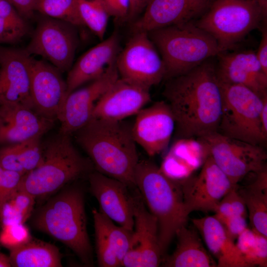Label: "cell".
Listing matches in <instances>:
<instances>
[{"mask_svg": "<svg viewBox=\"0 0 267 267\" xmlns=\"http://www.w3.org/2000/svg\"><path fill=\"white\" fill-rule=\"evenodd\" d=\"M92 213L98 266L122 267L132 245L134 230L115 224L100 211L93 209Z\"/></svg>", "mask_w": 267, "mask_h": 267, "instance_id": "cb8c5ba5", "label": "cell"}, {"mask_svg": "<svg viewBox=\"0 0 267 267\" xmlns=\"http://www.w3.org/2000/svg\"><path fill=\"white\" fill-rule=\"evenodd\" d=\"M237 185L231 188L217 206L214 215L221 223L233 216L246 217L247 208L243 199L237 189Z\"/></svg>", "mask_w": 267, "mask_h": 267, "instance_id": "e575fe53", "label": "cell"}, {"mask_svg": "<svg viewBox=\"0 0 267 267\" xmlns=\"http://www.w3.org/2000/svg\"><path fill=\"white\" fill-rule=\"evenodd\" d=\"M151 0H131V6L126 22L132 23L144 11Z\"/></svg>", "mask_w": 267, "mask_h": 267, "instance_id": "7bdbcfd3", "label": "cell"}, {"mask_svg": "<svg viewBox=\"0 0 267 267\" xmlns=\"http://www.w3.org/2000/svg\"><path fill=\"white\" fill-rule=\"evenodd\" d=\"M236 245L248 267L267 265V237L247 228L237 238Z\"/></svg>", "mask_w": 267, "mask_h": 267, "instance_id": "f546056e", "label": "cell"}, {"mask_svg": "<svg viewBox=\"0 0 267 267\" xmlns=\"http://www.w3.org/2000/svg\"><path fill=\"white\" fill-rule=\"evenodd\" d=\"M43 148L41 162L23 176L18 187L35 199L51 195L93 171L91 162L78 151L71 135L59 132Z\"/></svg>", "mask_w": 267, "mask_h": 267, "instance_id": "277c9868", "label": "cell"}, {"mask_svg": "<svg viewBox=\"0 0 267 267\" xmlns=\"http://www.w3.org/2000/svg\"><path fill=\"white\" fill-rule=\"evenodd\" d=\"M178 181L188 216L193 211L214 212L222 199L236 185L231 182L210 155L197 176H191Z\"/></svg>", "mask_w": 267, "mask_h": 267, "instance_id": "4fadbf2b", "label": "cell"}, {"mask_svg": "<svg viewBox=\"0 0 267 267\" xmlns=\"http://www.w3.org/2000/svg\"><path fill=\"white\" fill-rule=\"evenodd\" d=\"M253 181L237 189L249 212L253 229L267 237V168L255 174Z\"/></svg>", "mask_w": 267, "mask_h": 267, "instance_id": "83f0119b", "label": "cell"}, {"mask_svg": "<svg viewBox=\"0 0 267 267\" xmlns=\"http://www.w3.org/2000/svg\"><path fill=\"white\" fill-rule=\"evenodd\" d=\"M11 267L9 256L0 252V267Z\"/></svg>", "mask_w": 267, "mask_h": 267, "instance_id": "f6af8a7d", "label": "cell"}, {"mask_svg": "<svg viewBox=\"0 0 267 267\" xmlns=\"http://www.w3.org/2000/svg\"><path fill=\"white\" fill-rule=\"evenodd\" d=\"M260 121L263 134L267 138V95L263 98V104L260 114Z\"/></svg>", "mask_w": 267, "mask_h": 267, "instance_id": "ee69618b", "label": "cell"}, {"mask_svg": "<svg viewBox=\"0 0 267 267\" xmlns=\"http://www.w3.org/2000/svg\"><path fill=\"white\" fill-rule=\"evenodd\" d=\"M5 171V170L0 167V194L4 181Z\"/></svg>", "mask_w": 267, "mask_h": 267, "instance_id": "bcb514c9", "label": "cell"}, {"mask_svg": "<svg viewBox=\"0 0 267 267\" xmlns=\"http://www.w3.org/2000/svg\"><path fill=\"white\" fill-rule=\"evenodd\" d=\"M211 0H151L141 16L131 23V31L148 32L193 22L209 9Z\"/></svg>", "mask_w": 267, "mask_h": 267, "instance_id": "ac0fdd59", "label": "cell"}, {"mask_svg": "<svg viewBox=\"0 0 267 267\" xmlns=\"http://www.w3.org/2000/svg\"><path fill=\"white\" fill-rule=\"evenodd\" d=\"M32 222L36 229L70 248L83 264L92 265L84 194L80 188H66L49 199L36 213Z\"/></svg>", "mask_w": 267, "mask_h": 267, "instance_id": "3957f363", "label": "cell"}, {"mask_svg": "<svg viewBox=\"0 0 267 267\" xmlns=\"http://www.w3.org/2000/svg\"><path fill=\"white\" fill-rule=\"evenodd\" d=\"M210 155L208 144L202 137L178 138L159 168L171 179L180 181L201 168Z\"/></svg>", "mask_w": 267, "mask_h": 267, "instance_id": "d4e9b609", "label": "cell"}, {"mask_svg": "<svg viewBox=\"0 0 267 267\" xmlns=\"http://www.w3.org/2000/svg\"><path fill=\"white\" fill-rule=\"evenodd\" d=\"M149 90L119 77L97 101L91 118L121 121L136 115L150 101Z\"/></svg>", "mask_w": 267, "mask_h": 267, "instance_id": "d6986e66", "label": "cell"}, {"mask_svg": "<svg viewBox=\"0 0 267 267\" xmlns=\"http://www.w3.org/2000/svg\"><path fill=\"white\" fill-rule=\"evenodd\" d=\"M120 78L150 88L165 78L160 53L145 32L133 33L116 61Z\"/></svg>", "mask_w": 267, "mask_h": 267, "instance_id": "30bf717a", "label": "cell"}, {"mask_svg": "<svg viewBox=\"0 0 267 267\" xmlns=\"http://www.w3.org/2000/svg\"><path fill=\"white\" fill-rule=\"evenodd\" d=\"M132 124L134 140L149 156L158 155L169 146L175 130V120L166 101L142 108Z\"/></svg>", "mask_w": 267, "mask_h": 267, "instance_id": "9a60e30c", "label": "cell"}, {"mask_svg": "<svg viewBox=\"0 0 267 267\" xmlns=\"http://www.w3.org/2000/svg\"><path fill=\"white\" fill-rule=\"evenodd\" d=\"M78 43L76 27L44 16L39 21L25 50L42 56L61 72L73 65Z\"/></svg>", "mask_w": 267, "mask_h": 267, "instance_id": "8fae6325", "label": "cell"}, {"mask_svg": "<svg viewBox=\"0 0 267 267\" xmlns=\"http://www.w3.org/2000/svg\"><path fill=\"white\" fill-rule=\"evenodd\" d=\"M1 225L0 243L9 250L19 246L31 239L30 232L24 223Z\"/></svg>", "mask_w": 267, "mask_h": 267, "instance_id": "8d00e7d4", "label": "cell"}, {"mask_svg": "<svg viewBox=\"0 0 267 267\" xmlns=\"http://www.w3.org/2000/svg\"><path fill=\"white\" fill-rule=\"evenodd\" d=\"M227 235L234 241L247 228L246 217L235 216L222 223Z\"/></svg>", "mask_w": 267, "mask_h": 267, "instance_id": "ab89813d", "label": "cell"}, {"mask_svg": "<svg viewBox=\"0 0 267 267\" xmlns=\"http://www.w3.org/2000/svg\"><path fill=\"white\" fill-rule=\"evenodd\" d=\"M120 77L116 64L98 78L67 96L59 119V133L72 135L92 117L95 103L106 90Z\"/></svg>", "mask_w": 267, "mask_h": 267, "instance_id": "2e32d148", "label": "cell"}, {"mask_svg": "<svg viewBox=\"0 0 267 267\" xmlns=\"http://www.w3.org/2000/svg\"><path fill=\"white\" fill-rule=\"evenodd\" d=\"M178 243L174 252L163 260L167 267H215L217 263L202 243L195 228H179L176 232Z\"/></svg>", "mask_w": 267, "mask_h": 267, "instance_id": "4316f807", "label": "cell"}, {"mask_svg": "<svg viewBox=\"0 0 267 267\" xmlns=\"http://www.w3.org/2000/svg\"><path fill=\"white\" fill-rule=\"evenodd\" d=\"M222 105L218 132L231 138L261 146L267 141L263 134L260 114L261 97L250 89L219 81Z\"/></svg>", "mask_w": 267, "mask_h": 267, "instance_id": "ba28073f", "label": "cell"}, {"mask_svg": "<svg viewBox=\"0 0 267 267\" xmlns=\"http://www.w3.org/2000/svg\"><path fill=\"white\" fill-rule=\"evenodd\" d=\"M132 127V123L125 120L91 118L72 134L95 171L130 188L135 187L134 173L139 161Z\"/></svg>", "mask_w": 267, "mask_h": 267, "instance_id": "7a4b0ae2", "label": "cell"}, {"mask_svg": "<svg viewBox=\"0 0 267 267\" xmlns=\"http://www.w3.org/2000/svg\"><path fill=\"white\" fill-rule=\"evenodd\" d=\"M263 7L267 10V0H259Z\"/></svg>", "mask_w": 267, "mask_h": 267, "instance_id": "7dc6e473", "label": "cell"}, {"mask_svg": "<svg viewBox=\"0 0 267 267\" xmlns=\"http://www.w3.org/2000/svg\"><path fill=\"white\" fill-rule=\"evenodd\" d=\"M34 9L44 16L76 27L84 26L79 13L78 0H34Z\"/></svg>", "mask_w": 267, "mask_h": 267, "instance_id": "1f68e13d", "label": "cell"}, {"mask_svg": "<svg viewBox=\"0 0 267 267\" xmlns=\"http://www.w3.org/2000/svg\"><path fill=\"white\" fill-rule=\"evenodd\" d=\"M132 189L131 193L134 217L133 240L122 267H158L162 261L163 255L159 244L157 220L146 209L136 187Z\"/></svg>", "mask_w": 267, "mask_h": 267, "instance_id": "7c38bea8", "label": "cell"}, {"mask_svg": "<svg viewBox=\"0 0 267 267\" xmlns=\"http://www.w3.org/2000/svg\"><path fill=\"white\" fill-rule=\"evenodd\" d=\"M216 56V72L220 82L246 87L261 97L267 95V74L263 69L255 52L223 51Z\"/></svg>", "mask_w": 267, "mask_h": 267, "instance_id": "44dd1931", "label": "cell"}, {"mask_svg": "<svg viewBox=\"0 0 267 267\" xmlns=\"http://www.w3.org/2000/svg\"><path fill=\"white\" fill-rule=\"evenodd\" d=\"M42 137L37 136L18 143L19 160L26 173L36 168L43 156Z\"/></svg>", "mask_w": 267, "mask_h": 267, "instance_id": "d590c367", "label": "cell"}, {"mask_svg": "<svg viewBox=\"0 0 267 267\" xmlns=\"http://www.w3.org/2000/svg\"><path fill=\"white\" fill-rule=\"evenodd\" d=\"M54 122L21 104H0V146L42 137L52 128Z\"/></svg>", "mask_w": 267, "mask_h": 267, "instance_id": "7402d4cb", "label": "cell"}, {"mask_svg": "<svg viewBox=\"0 0 267 267\" xmlns=\"http://www.w3.org/2000/svg\"><path fill=\"white\" fill-rule=\"evenodd\" d=\"M25 19L32 17L35 12L34 0H8Z\"/></svg>", "mask_w": 267, "mask_h": 267, "instance_id": "b9f144b4", "label": "cell"}, {"mask_svg": "<svg viewBox=\"0 0 267 267\" xmlns=\"http://www.w3.org/2000/svg\"><path fill=\"white\" fill-rule=\"evenodd\" d=\"M36 199L18 188L3 205L0 214L1 225L25 223L33 210Z\"/></svg>", "mask_w": 267, "mask_h": 267, "instance_id": "d6a6232c", "label": "cell"}, {"mask_svg": "<svg viewBox=\"0 0 267 267\" xmlns=\"http://www.w3.org/2000/svg\"><path fill=\"white\" fill-rule=\"evenodd\" d=\"M267 11L259 0H216L195 24L216 40L222 52L261 26Z\"/></svg>", "mask_w": 267, "mask_h": 267, "instance_id": "52a82bcc", "label": "cell"}, {"mask_svg": "<svg viewBox=\"0 0 267 267\" xmlns=\"http://www.w3.org/2000/svg\"><path fill=\"white\" fill-rule=\"evenodd\" d=\"M147 33L164 62L165 79L182 75L221 53L216 40L193 21Z\"/></svg>", "mask_w": 267, "mask_h": 267, "instance_id": "8992f818", "label": "cell"}, {"mask_svg": "<svg viewBox=\"0 0 267 267\" xmlns=\"http://www.w3.org/2000/svg\"><path fill=\"white\" fill-rule=\"evenodd\" d=\"M78 7L84 25L103 40L110 16L103 0H78Z\"/></svg>", "mask_w": 267, "mask_h": 267, "instance_id": "836d02e7", "label": "cell"}, {"mask_svg": "<svg viewBox=\"0 0 267 267\" xmlns=\"http://www.w3.org/2000/svg\"><path fill=\"white\" fill-rule=\"evenodd\" d=\"M8 0H0V44H15L28 33V25Z\"/></svg>", "mask_w": 267, "mask_h": 267, "instance_id": "4dcf8cb0", "label": "cell"}, {"mask_svg": "<svg viewBox=\"0 0 267 267\" xmlns=\"http://www.w3.org/2000/svg\"><path fill=\"white\" fill-rule=\"evenodd\" d=\"M13 267H61V255L53 244L38 240L27 242L10 250L9 256Z\"/></svg>", "mask_w": 267, "mask_h": 267, "instance_id": "f1b7e54d", "label": "cell"}, {"mask_svg": "<svg viewBox=\"0 0 267 267\" xmlns=\"http://www.w3.org/2000/svg\"><path fill=\"white\" fill-rule=\"evenodd\" d=\"M110 16L118 20L126 21L130 6L131 0H103Z\"/></svg>", "mask_w": 267, "mask_h": 267, "instance_id": "f35d334b", "label": "cell"}, {"mask_svg": "<svg viewBox=\"0 0 267 267\" xmlns=\"http://www.w3.org/2000/svg\"><path fill=\"white\" fill-rule=\"evenodd\" d=\"M208 144L210 156L234 185L246 176L267 168L264 148L216 132L200 137Z\"/></svg>", "mask_w": 267, "mask_h": 267, "instance_id": "9c48e42d", "label": "cell"}, {"mask_svg": "<svg viewBox=\"0 0 267 267\" xmlns=\"http://www.w3.org/2000/svg\"><path fill=\"white\" fill-rule=\"evenodd\" d=\"M163 95L175 120L178 138L200 137L218 132L222 95L210 59L169 79Z\"/></svg>", "mask_w": 267, "mask_h": 267, "instance_id": "6da1fadb", "label": "cell"}, {"mask_svg": "<svg viewBox=\"0 0 267 267\" xmlns=\"http://www.w3.org/2000/svg\"><path fill=\"white\" fill-rule=\"evenodd\" d=\"M89 189L100 210L118 225L134 230V217L131 193L124 183L96 171L88 175Z\"/></svg>", "mask_w": 267, "mask_h": 267, "instance_id": "ffe728a7", "label": "cell"}, {"mask_svg": "<svg viewBox=\"0 0 267 267\" xmlns=\"http://www.w3.org/2000/svg\"><path fill=\"white\" fill-rule=\"evenodd\" d=\"M0 167L23 175L26 174L19 160L18 143L0 146Z\"/></svg>", "mask_w": 267, "mask_h": 267, "instance_id": "74e56055", "label": "cell"}, {"mask_svg": "<svg viewBox=\"0 0 267 267\" xmlns=\"http://www.w3.org/2000/svg\"><path fill=\"white\" fill-rule=\"evenodd\" d=\"M263 26L261 39L256 55L264 72L267 74V29L265 22Z\"/></svg>", "mask_w": 267, "mask_h": 267, "instance_id": "60d3db41", "label": "cell"}, {"mask_svg": "<svg viewBox=\"0 0 267 267\" xmlns=\"http://www.w3.org/2000/svg\"><path fill=\"white\" fill-rule=\"evenodd\" d=\"M134 182L149 211L157 220L163 256L177 231L187 222L180 184L149 160H139Z\"/></svg>", "mask_w": 267, "mask_h": 267, "instance_id": "5b68a950", "label": "cell"}, {"mask_svg": "<svg viewBox=\"0 0 267 267\" xmlns=\"http://www.w3.org/2000/svg\"><path fill=\"white\" fill-rule=\"evenodd\" d=\"M191 222L202 236L209 251L217 259V267H248L234 241L214 215L193 219Z\"/></svg>", "mask_w": 267, "mask_h": 267, "instance_id": "484cf974", "label": "cell"}, {"mask_svg": "<svg viewBox=\"0 0 267 267\" xmlns=\"http://www.w3.org/2000/svg\"><path fill=\"white\" fill-rule=\"evenodd\" d=\"M120 50L119 35L114 32L84 53L68 71L66 81L67 96L85 84L104 74L116 64Z\"/></svg>", "mask_w": 267, "mask_h": 267, "instance_id": "603a6c76", "label": "cell"}, {"mask_svg": "<svg viewBox=\"0 0 267 267\" xmlns=\"http://www.w3.org/2000/svg\"><path fill=\"white\" fill-rule=\"evenodd\" d=\"M31 58L25 49L0 46V105L16 103L34 110L30 92Z\"/></svg>", "mask_w": 267, "mask_h": 267, "instance_id": "e0dca14e", "label": "cell"}, {"mask_svg": "<svg viewBox=\"0 0 267 267\" xmlns=\"http://www.w3.org/2000/svg\"><path fill=\"white\" fill-rule=\"evenodd\" d=\"M61 72L51 64L32 56L30 92L34 110L47 119L59 120L67 97V84Z\"/></svg>", "mask_w": 267, "mask_h": 267, "instance_id": "5bb4252c", "label": "cell"}]
</instances>
